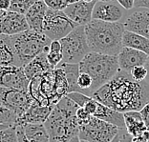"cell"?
Segmentation results:
<instances>
[{"label": "cell", "instance_id": "cell-26", "mask_svg": "<svg viewBox=\"0 0 149 142\" xmlns=\"http://www.w3.org/2000/svg\"><path fill=\"white\" fill-rule=\"evenodd\" d=\"M16 119L17 116L13 112L0 104V124L12 126L15 124Z\"/></svg>", "mask_w": 149, "mask_h": 142}, {"label": "cell", "instance_id": "cell-38", "mask_svg": "<svg viewBox=\"0 0 149 142\" xmlns=\"http://www.w3.org/2000/svg\"><path fill=\"white\" fill-rule=\"evenodd\" d=\"M49 51L52 52H62L61 43L59 40H52L49 46Z\"/></svg>", "mask_w": 149, "mask_h": 142}, {"label": "cell", "instance_id": "cell-31", "mask_svg": "<svg viewBox=\"0 0 149 142\" xmlns=\"http://www.w3.org/2000/svg\"><path fill=\"white\" fill-rule=\"evenodd\" d=\"M76 116H77V122H79V127L81 125L86 124L88 121L90 120V118L92 117V116H91L83 107L77 108V110L76 112Z\"/></svg>", "mask_w": 149, "mask_h": 142}, {"label": "cell", "instance_id": "cell-14", "mask_svg": "<svg viewBox=\"0 0 149 142\" xmlns=\"http://www.w3.org/2000/svg\"><path fill=\"white\" fill-rule=\"evenodd\" d=\"M53 106H44L33 100L31 106L28 108L21 116L16 119L15 125H26V124H37L45 123L47 118L49 117L51 112L53 110Z\"/></svg>", "mask_w": 149, "mask_h": 142}, {"label": "cell", "instance_id": "cell-23", "mask_svg": "<svg viewBox=\"0 0 149 142\" xmlns=\"http://www.w3.org/2000/svg\"><path fill=\"white\" fill-rule=\"evenodd\" d=\"M56 67H60L64 71L66 80L68 82V93H73V92L82 93V91L80 90V88L77 85V78H79V76L80 73L79 64L65 63L61 61Z\"/></svg>", "mask_w": 149, "mask_h": 142}, {"label": "cell", "instance_id": "cell-29", "mask_svg": "<svg viewBox=\"0 0 149 142\" xmlns=\"http://www.w3.org/2000/svg\"><path fill=\"white\" fill-rule=\"evenodd\" d=\"M130 76L132 78L136 81H144L147 76V70L144 66H137L134 67L130 71Z\"/></svg>", "mask_w": 149, "mask_h": 142}, {"label": "cell", "instance_id": "cell-24", "mask_svg": "<svg viewBox=\"0 0 149 142\" xmlns=\"http://www.w3.org/2000/svg\"><path fill=\"white\" fill-rule=\"evenodd\" d=\"M24 134L30 142H50V136L44 123L23 125Z\"/></svg>", "mask_w": 149, "mask_h": 142}, {"label": "cell", "instance_id": "cell-44", "mask_svg": "<svg viewBox=\"0 0 149 142\" xmlns=\"http://www.w3.org/2000/svg\"><path fill=\"white\" fill-rule=\"evenodd\" d=\"M7 127H9L8 125H4V124H0V131L3 130V129H5V128Z\"/></svg>", "mask_w": 149, "mask_h": 142}, {"label": "cell", "instance_id": "cell-42", "mask_svg": "<svg viewBox=\"0 0 149 142\" xmlns=\"http://www.w3.org/2000/svg\"><path fill=\"white\" fill-rule=\"evenodd\" d=\"M68 142H82V140L79 138V134H77V136H74Z\"/></svg>", "mask_w": 149, "mask_h": 142}, {"label": "cell", "instance_id": "cell-8", "mask_svg": "<svg viewBox=\"0 0 149 142\" xmlns=\"http://www.w3.org/2000/svg\"><path fill=\"white\" fill-rule=\"evenodd\" d=\"M77 26L64 11L47 10L43 21V33L51 40H60L70 33Z\"/></svg>", "mask_w": 149, "mask_h": 142}, {"label": "cell", "instance_id": "cell-50", "mask_svg": "<svg viewBox=\"0 0 149 142\" xmlns=\"http://www.w3.org/2000/svg\"><path fill=\"white\" fill-rule=\"evenodd\" d=\"M148 142H149V140H148Z\"/></svg>", "mask_w": 149, "mask_h": 142}, {"label": "cell", "instance_id": "cell-6", "mask_svg": "<svg viewBox=\"0 0 149 142\" xmlns=\"http://www.w3.org/2000/svg\"><path fill=\"white\" fill-rule=\"evenodd\" d=\"M59 41L62 47V62L79 64L90 52L84 26H77Z\"/></svg>", "mask_w": 149, "mask_h": 142}, {"label": "cell", "instance_id": "cell-1", "mask_svg": "<svg viewBox=\"0 0 149 142\" xmlns=\"http://www.w3.org/2000/svg\"><path fill=\"white\" fill-rule=\"evenodd\" d=\"M91 97L120 113L141 111L149 101V83L136 81L129 73L120 70Z\"/></svg>", "mask_w": 149, "mask_h": 142}, {"label": "cell", "instance_id": "cell-34", "mask_svg": "<svg viewBox=\"0 0 149 142\" xmlns=\"http://www.w3.org/2000/svg\"><path fill=\"white\" fill-rule=\"evenodd\" d=\"M141 116L143 117L144 124L149 128V101L143 107V109L140 111Z\"/></svg>", "mask_w": 149, "mask_h": 142}, {"label": "cell", "instance_id": "cell-12", "mask_svg": "<svg viewBox=\"0 0 149 142\" xmlns=\"http://www.w3.org/2000/svg\"><path fill=\"white\" fill-rule=\"evenodd\" d=\"M25 15L12 11H7L0 17V33L15 35L29 30Z\"/></svg>", "mask_w": 149, "mask_h": 142}, {"label": "cell", "instance_id": "cell-15", "mask_svg": "<svg viewBox=\"0 0 149 142\" xmlns=\"http://www.w3.org/2000/svg\"><path fill=\"white\" fill-rule=\"evenodd\" d=\"M147 58L148 55L146 53L129 47H123L118 55V67L120 70L130 73V71L134 67L144 66Z\"/></svg>", "mask_w": 149, "mask_h": 142}, {"label": "cell", "instance_id": "cell-37", "mask_svg": "<svg viewBox=\"0 0 149 142\" xmlns=\"http://www.w3.org/2000/svg\"><path fill=\"white\" fill-rule=\"evenodd\" d=\"M117 2L123 7L124 10L133 9L135 5V0H117Z\"/></svg>", "mask_w": 149, "mask_h": 142}, {"label": "cell", "instance_id": "cell-4", "mask_svg": "<svg viewBox=\"0 0 149 142\" xmlns=\"http://www.w3.org/2000/svg\"><path fill=\"white\" fill-rule=\"evenodd\" d=\"M79 73L89 74L92 78L91 94L110 81L120 71L118 55H108L95 52L88 53L79 63Z\"/></svg>", "mask_w": 149, "mask_h": 142}, {"label": "cell", "instance_id": "cell-3", "mask_svg": "<svg viewBox=\"0 0 149 142\" xmlns=\"http://www.w3.org/2000/svg\"><path fill=\"white\" fill-rule=\"evenodd\" d=\"M79 105L66 96L55 104L45 125L50 136V142H68L79 134V125L76 112Z\"/></svg>", "mask_w": 149, "mask_h": 142}, {"label": "cell", "instance_id": "cell-22", "mask_svg": "<svg viewBox=\"0 0 149 142\" xmlns=\"http://www.w3.org/2000/svg\"><path fill=\"white\" fill-rule=\"evenodd\" d=\"M123 47H129L138 50L149 56V39L138 33L125 30L123 35Z\"/></svg>", "mask_w": 149, "mask_h": 142}, {"label": "cell", "instance_id": "cell-45", "mask_svg": "<svg viewBox=\"0 0 149 142\" xmlns=\"http://www.w3.org/2000/svg\"><path fill=\"white\" fill-rule=\"evenodd\" d=\"M111 142H118V136H115V137H114V139H113V140H112Z\"/></svg>", "mask_w": 149, "mask_h": 142}, {"label": "cell", "instance_id": "cell-25", "mask_svg": "<svg viewBox=\"0 0 149 142\" xmlns=\"http://www.w3.org/2000/svg\"><path fill=\"white\" fill-rule=\"evenodd\" d=\"M38 0H12L10 11L25 15L27 11Z\"/></svg>", "mask_w": 149, "mask_h": 142}, {"label": "cell", "instance_id": "cell-16", "mask_svg": "<svg viewBox=\"0 0 149 142\" xmlns=\"http://www.w3.org/2000/svg\"><path fill=\"white\" fill-rule=\"evenodd\" d=\"M126 31L138 33L149 39V12L136 11L130 13L123 23Z\"/></svg>", "mask_w": 149, "mask_h": 142}, {"label": "cell", "instance_id": "cell-9", "mask_svg": "<svg viewBox=\"0 0 149 142\" xmlns=\"http://www.w3.org/2000/svg\"><path fill=\"white\" fill-rule=\"evenodd\" d=\"M33 101L28 91L0 87V104L13 112L17 118L28 110Z\"/></svg>", "mask_w": 149, "mask_h": 142}, {"label": "cell", "instance_id": "cell-33", "mask_svg": "<svg viewBox=\"0 0 149 142\" xmlns=\"http://www.w3.org/2000/svg\"><path fill=\"white\" fill-rule=\"evenodd\" d=\"M83 108L91 114V116H93L97 109V100L94 99L93 97H90V98L87 100V102L84 104Z\"/></svg>", "mask_w": 149, "mask_h": 142}, {"label": "cell", "instance_id": "cell-43", "mask_svg": "<svg viewBox=\"0 0 149 142\" xmlns=\"http://www.w3.org/2000/svg\"><path fill=\"white\" fill-rule=\"evenodd\" d=\"M64 1H65V3L67 5H69V4H73V3L79 2V1H80V0H64Z\"/></svg>", "mask_w": 149, "mask_h": 142}, {"label": "cell", "instance_id": "cell-2", "mask_svg": "<svg viewBox=\"0 0 149 142\" xmlns=\"http://www.w3.org/2000/svg\"><path fill=\"white\" fill-rule=\"evenodd\" d=\"M90 52L118 55L123 48V23L92 19L84 26Z\"/></svg>", "mask_w": 149, "mask_h": 142}, {"label": "cell", "instance_id": "cell-13", "mask_svg": "<svg viewBox=\"0 0 149 142\" xmlns=\"http://www.w3.org/2000/svg\"><path fill=\"white\" fill-rule=\"evenodd\" d=\"M97 0L92 2H84L82 0L69 4L63 10L66 15L79 26H85L92 20V13L94 6Z\"/></svg>", "mask_w": 149, "mask_h": 142}, {"label": "cell", "instance_id": "cell-39", "mask_svg": "<svg viewBox=\"0 0 149 142\" xmlns=\"http://www.w3.org/2000/svg\"><path fill=\"white\" fill-rule=\"evenodd\" d=\"M134 8H144L149 10V0H135Z\"/></svg>", "mask_w": 149, "mask_h": 142}, {"label": "cell", "instance_id": "cell-17", "mask_svg": "<svg viewBox=\"0 0 149 142\" xmlns=\"http://www.w3.org/2000/svg\"><path fill=\"white\" fill-rule=\"evenodd\" d=\"M48 7L43 0H38L25 13L29 28L36 32L43 33V21Z\"/></svg>", "mask_w": 149, "mask_h": 142}, {"label": "cell", "instance_id": "cell-20", "mask_svg": "<svg viewBox=\"0 0 149 142\" xmlns=\"http://www.w3.org/2000/svg\"><path fill=\"white\" fill-rule=\"evenodd\" d=\"M125 130L132 136L143 134L148 127L144 124L140 111H130L123 113Z\"/></svg>", "mask_w": 149, "mask_h": 142}, {"label": "cell", "instance_id": "cell-11", "mask_svg": "<svg viewBox=\"0 0 149 142\" xmlns=\"http://www.w3.org/2000/svg\"><path fill=\"white\" fill-rule=\"evenodd\" d=\"M124 15V9L117 0L114 1H97L94 6L92 19L106 22H120Z\"/></svg>", "mask_w": 149, "mask_h": 142}, {"label": "cell", "instance_id": "cell-28", "mask_svg": "<svg viewBox=\"0 0 149 142\" xmlns=\"http://www.w3.org/2000/svg\"><path fill=\"white\" fill-rule=\"evenodd\" d=\"M0 142H18L15 125H12L0 131Z\"/></svg>", "mask_w": 149, "mask_h": 142}, {"label": "cell", "instance_id": "cell-30", "mask_svg": "<svg viewBox=\"0 0 149 142\" xmlns=\"http://www.w3.org/2000/svg\"><path fill=\"white\" fill-rule=\"evenodd\" d=\"M62 58H63L62 52H52V51H49L47 53V59H48L52 68H56L62 61Z\"/></svg>", "mask_w": 149, "mask_h": 142}, {"label": "cell", "instance_id": "cell-19", "mask_svg": "<svg viewBox=\"0 0 149 142\" xmlns=\"http://www.w3.org/2000/svg\"><path fill=\"white\" fill-rule=\"evenodd\" d=\"M10 65L20 66L12 43L11 35L0 33V66Z\"/></svg>", "mask_w": 149, "mask_h": 142}, {"label": "cell", "instance_id": "cell-21", "mask_svg": "<svg viewBox=\"0 0 149 142\" xmlns=\"http://www.w3.org/2000/svg\"><path fill=\"white\" fill-rule=\"evenodd\" d=\"M53 68L47 59V53H39L24 66V72L29 80L33 78L37 74L43 73Z\"/></svg>", "mask_w": 149, "mask_h": 142}, {"label": "cell", "instance_id": "cell-10", "mask_svg": "<svg viewBox=\"0 0 149 142\" xmlns=\"http://www.w3.org/2000/svg\"><path fill=\"white\" fill-rule=\"evenodd\" d=\"M30 80L25 74L24 67L0 66V87L28 91Z\"/></svg>", "mask_w": 149, "mask_h": 142}, {"label": "cell", "instance_id": "cell-48", "mask_svg": "<svg viewBox=\"0 0 149 142\" xmlns=\"http://www.w3.org/2000/svg\"><path fill=\"white\" fill-rule=\"evenodd\" d=\"M97 1H114V0H97Z\"/></svg>", "mask_w": 149, "mask_h": 142}, {"label": "cell", "instance_id": "cell-18", "mask_svg": "<svg viewBox=\"0 0 149 142\" xmlns=\"http://www.w3.org/2000/svg\"><path fill=\"white\" fill-rule=\"evenodd\" d=\"M93 116L100 118L101 120H104L106 122H109L113 125H116L117 127L120 129H125L124 117L123 114L117 112L111 108L105 106L104 104L99 102L97 100V109Z\"/></svg>", "mask_w": 149, "mask_h": 142}, {"label": "cell", "instance_id": "cell-32", "mask_svg": "<svg viewBox=\"0 0 149 142\" xmlns=\"http://www.w3.org/2000/svg\"><path fill=\"white\" fill-rule=\"evenodd\" d=\"M43 1L49 9L56 11H63L67 6L64 0H43Z\"/></svg>", "mask_w": 149, "mask_h": 142}, {"label": "cell", "instance_id": "cell-7", "mask_svg": "<svg viewBox=\"0 0 149 142\" xmlns=\"http://www.w3.org/2000/svg\"><path fill=\"white\" fill-rule=\"evenodd\" d=\"M120 128L92 116L86 124L79 129V136L82 141L111 142Z\"/></svg>", "mask_w": 149, "mask_h": 142}, {"label": "cell", "instance_id": "cell-41", "mask_svg": "<svg viewBox=\"0 0 149 142\" xmlns=\"http://www.w3.org/2000/svg\"><path fill=\"white\" fill-rule=\"evenodd\" d=\"M144 67L147 70V76H146V79H145V81H146L147 83H149V56H148V58L146 60V62H145V64H144Z\"/></svg>", "mask_w": 149, "mask_h": 142}, {"label": "cell", "instance_id": "cell-49", "mask_svg": "<svg viewBox=\"0 0 149 142\" xmlns=\"http://www.w3.org/2000/svg\"><path fill=\"white\" fill-rule=\"evenodd\" d=\"M82 142H88V141H82Z\"/></svg>", "mask_w": 149, "mask_h": 142}, {"label": "cell", "instance_id": "cell-46", "mask_svg": "<svg viewBox=\"0 0 149 142\" xmlns=\"http://www.w3.org/2000/svg\"><path fill=\"white\" fill-rule=\"evenodd\" d=\"M6 12H4V11H2V10H0V17H1V16L3 15H4V13H5Z\"/></svg>", "mask_w": 149, "mask_h": 142}, {"label": "cell", "instance_id": "cell-40", "mask_svg": "<svg viewBox=\"0 0 149 142\" xmlns=\"http://www.w3.org/2000/svg\"><path fill=\"white\" fill-rule=\"evenodd\" d=\"M11 1L12 0H0V10H2L4 12L10 11Z\"/></svg>", "mask_w": 149, "mask_h": 142}, {"label": "cell", "instance_id": "cell-35", "mask_svg": "<svg viewBox=\"0 0 149 142\" xmlns=\"http://www.w3.org/2000/svg\"><path fill=\"white\" fill-rule=\"evenodd\" d=\"M149 140V128L143 134L138 136H132L131 142H148Z\"/></svg>", "mask_w": 149, "mask_h": 142}, {"label": "cell", "instance_id": "cell-36", "mask_svg": "<svg viewBox=\"0 0 149 142\" xmlns=\"http://www.w3.org/2000/svg\"><path fill=\"white\" fill-rule=\"evenodd\" d=\"M16 126V134H17V138H18V142H30L24 134V129H23V126L21 125H15Z\"/></svg>", "mask_w": 149, "mask_h": 142}, {"label": "cell", "instance_id": "cell-27", "mask_svg": "<svg viewBox=\"0 0 149 142\" xmlns=\"http://www.w3.org/2000/svg\"><path fill=\"white\" fill-rule=\"evenodd\" d=\"M92 78L89 74L85 73H80L77 78V85L80 88V90L82 91L84 94H86L88 96H91V87H92Z\"/></svg>", "mask_w": 149, "mask_h": 142}, {"label": "cell", "instance_id": "cell-5", "mask_svg": "<svg viewBox=\"0 0 149 142\" xmlns=\"http://www.w3.org/2000/svg\"><path fill=\"white\" fill-rule=\"evenodd\" d=\"M11 39L21 67H24L39 53H48L52 41L43 33L36 32L31 29L11 35Z\"/></svg>", "mask_w": 149, "mask_h": 142}, {"label": "cell", "instance_id": "cell-47", "mask_svg": "<svg viewBox=\"0 0 149 142\" xmlns=\"http://www.w3.org/2000/svg\"><path fill=\"white\" fill-rule=\"evenodd\" d=\"M82 1H84V2H92V1H94V0H82Z\"/></svg>", "mask_w": 149, "mask_h": 142}]
</instances>
